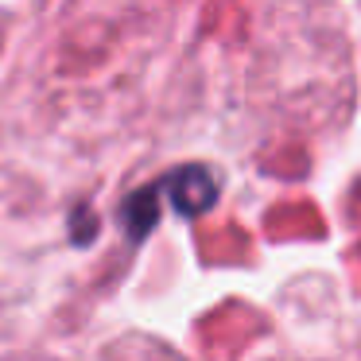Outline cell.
<instances>
[{
  "mask_svg": "<svg viewBox=\"0 0 361 361\" xmlns=\"http://www.w3.org/2000/svg\"><path fill=\"white\" fill-rule=\"evenodd\" d=\"M159 187L171 195L175 210L190 214V218L202 214L206 206H214V198H218V183H214V175L206 171V167H183V171L167 175Z\"/></svg>",
  "mask_w": 361,
  "mask_h": 361,
  "instance_id": "1",
  "label": "cell"
}]
</instances>
